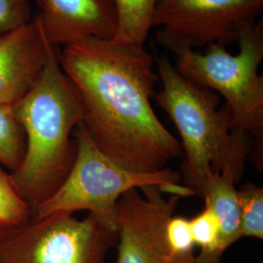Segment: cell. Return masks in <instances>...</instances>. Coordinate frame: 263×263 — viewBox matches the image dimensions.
Masks as SVG:
<instances>
[{
    "mask_svg": "<svg viewBox=\"0 0 263 263\" xmlns=\"http://www.w3.org/2000/svg\"><path fill=\"white\" fill-rule=\"evenodd\" d=\"M194 244L200 248L197 263H220L223 254L219 250L220 230L217 218L210 208L205 206L197 216L190 218Z\"/></svg>",
    "mask_w": 263,
    "mask_h": 263,
    "instance_id": "14",
    "label": "cell"
},
{
    "mask_svg": "<svg viewBox=\"0 0 263 263\" xmlns=\"http://www.w3.org/2000/svg\"><path fill=\"white\" fill-rule=\"evenodd\" d=\"M31 216V210L14 186L10 173L0 168V226L18 224Z\"/></svg>",
    "mask_w": 263,
    "mask_h": 263,
    "instance_id": "16",
    "label": "cell"
},
{
    "mask_svg": "<svg viewBox=\"0 0 263 263\" xmlns=\"http://www.w3.org/2000/svg\"><path fill=\"white\" fill-rule=\"evenodd\" d=\"M158 0H113L117 14V30L111 41L143 47Z\"/></svg>",
    "mask_w": 263,
    "mask_h": 263,
    "instance_id": "12",
    "label": "cell"
},
{
    "mask_svg": "<svg viewBox=\"0 0 263 263\" xmlns=\"http://www.w3.org/2000/svg\"><path fill=\"white\" fill-rule=\"evenodd\" d=\"M235 181L221 174H212L201 191L205 206L210 208L217 218L220 240L219 250L223 254L241 236V210Z\"/></svg>",
    "mask_w": 263,
    "mask_h": 263,
    "instance_id": "11",
    "label": "cell"
},
{
    "mask_svg": "<svg viewBox=\"0 0 263 263\" xmlns=\"http://www.w3.org/2000/svg\"><path fill=\"white\" fill-rule=\"evenodd\" d=\"M29 0H0V34L31 21Z\"/></svg>",
    "mask_w": 263,
    "mask_h": 263,
    "instance_id": "18",
    "label": "cell"
},
{
    "mask_svg": "<svg viewBox=\"0 0 263 263\" xmlns=\"http://www.w3.org/2000/svg\"><path fill=\"white\" fill-rule=\"evenodd\" d=\"M26 151V136L13 105L0 104V164L13 172L21 165Z\"/></svg>",
    "mask_w": 263,
    "mask_h": 263,
    "instance_id": "13",
    "label": "cell"
},
{
    "mask_svg": "<svg viewBox=\"0 0 263 263\" xmlns=\"http://www.w3.org/2000/svg\"><path fill=\"white\" fill-rule=\"evenodd\" d=\"M59 60L82 98L87 131L116 165L147 174L182 156L152 108L159 76L144 48L86 37L66 45Z\"/></svg>",
    "mask_w": 263,
    "mask_h": 263,
    "instance_id": "1",
    "label": "cell"
},
{
    "mask_svg": "<svg viewBox=\"0 0 263 263\" xmlns=\"http://www.w3.org/2000/svg\"><path fill=\"white\" fill-rule=\"evenodd\" d=\"M263 0H158L151 27L159 26L157 42L173 48L226 46L255 23Z\"/></svg>",
    "mask_w": 263,
    "mask_h": 263,
    "instance_id": "7",
    "label": "cell"
},
{
    "mask_svg": "<svg viewBox=\"0 0 263 263\" xmlns=\"http://www.w3.org/2000/svg\"><path fill=\"white\" fill-rule=\"evenodd\" d=\"M163 88L154 98L169 115L181 138L183 160L180 177L184 186L201 196L212 174H221L239 182L253 142L243 132L234 131L226 104L219 107L216 92L181 76L167 57L157 60Z\"/></svg>",
    "mask_w": 263,
    "mask_h": 263,
    "instance_id": "3",
    "label": "cell"
},
{
    "mask_svg": "<svg viewBox=\"0 0 263 263\" xmlns=\"http://www.w3.org/2000/svg\"><path fill=\"white\" fill-rule=\"evenodd\" d=\"M72 135L77 144L72 169L56 192L32 212L35 218L87 211L118 231L116 205L125 192L158 185L172 193L181 180L179 172L169 168L143 174L116 165L95 144L83 122Z\"/></svg>",
    "mask_w": 263,
    "mask_h": 263,
    "instance_id": "5",
    "label": "cell"
},
{
    "mask_svg": "<svg viewBox=\"0 0 263 263\" xmlns=\"http://www.w3.org/2000/svg\"><path fill=\"white\" fill-rule=\"evenodd\" d=\"M164 236L172 253L180 255L193 254L195 247L190 227V218L172 216L166 222Z\"/></svg>",
    "mask_w": 263,
    "mask_h": 263,
    "instance_id": "17",
    "label": "cell"
},
{
    "mask_svg": "<svg viewBox=\"0 0 263 263\" xmlns=\"http://www.w3.org/2000/svg\"><path fill=\"white\" fill-rule=\"evenodd\" d=\"M60 51V46L49 43L37 83L13 105L25 132L26 151L10 177L31 214L56 192L72 169L77 144L71 136L84 121L82 98L61 67Z\"/></svg>",
    "mask_w": 263,
    "mask_h": 263,
    "instance_id": "2",
    "label": "cell"
},
{
    "mask_svg": "<svg viewBox=\"0 0 263 263\" xmlns=\"http://www.w3.org/2000/svg\"><path fill=\"white\" fill-rule=\"evenodd\" d=\"M48 46L38 16L0 34V104H17L35 86L46 64Z\"/></svg>",
    "mask_w": 263,
    "mask_h": 263,
    "instance_id": "9",
    "label": "cell"
},
{
    "mask_svg": "<svg viewBox=\"0 0 263 263\" xmlns=\"http://www.w3.org/2000/svg\"><path fill=\"white\" fill-rule=\"evenodd\" d=\"M238 42L237 55L216 43L208 45L205 54L184 46L171 51L177 56L176 68L181 76L226 99L232 130L253 138L250 158L262 171L263 78L258 76L263 59L262 21L245 28Z\"/></svg>",
    "mask_w": 263,
    "mask_h": 263,
    "instance_id": "4",
    "label": "cell"
},
{
    "mask_svg": "<svg viewBox=\"0 0 263 263\" xmlns=\"http://www.w3.org/2000/svg\"><path fill=\"white\" fill-rule=\"evenodd\" d=\"M125 192L119 198L117 263H197L195 255L170 251L164 229L175 215L180 197L163 196L158 185H145Z\"/></svg>",
    "mask_w": 263,
    "mask_h": 263,
    "instance_id": "8",
    "label": "cell"
},
{
    "mask_svg": "<svg viewBox=\"0 0 263 263\" xmlns=\"http://www.w3.org/2000/svg\"><path fill=\"white\" fill-rule=\"evenodd\" d=\"M246 263H262L261 261H256V262H246Z\"/></svg>",
    "mask_w": 263,
    "mask_h": 263,
    "instance_id": "19",
    "label": "cell"
},
{
    "mask_svg": "<svg viewBox=\"0 0 263 263\" xmlns=\"http://www.w3.org/2000/svg\"><path fill=\"white\" fill-rule=\"evenodd\" d=\"M241 210V236L263 239V188L246 182L238 190Z\"/></svg>",
    "mask_w": 263,
    "mask_h": 263,
    "instance_id": "15",
    "label": "cell"
},
{
    "mask_svg": "<svg viewBox=\"0 0 263 263\" xmlns=\"http://www.w3.org/2000/svg\"><path fill=\"white\" fill-rule=\"evenodd\" d=\"M48 42L66 46L86 37L111 40L117 30L113 0H35Z\"/></svg>",
    "mask_w": 263,
    "mask_h": 263,
    "instance_id": "10",
    "label": "cell"
},
{
    "mask_svg": "<svg viewBox=\"0 0 263 263\" xmlns=\"http://www.w3.org/2000/svg\"><path fill=\"white\" fill-rule=\"evenodd\" d=\"M118 231L92 214L58 213L0 226V263H104Z\"/></svg>",
    "mask_w": 263,
    "mask_h": 263,
    "instance_id": "6",
    "label": "cell"
}]
</instances>
